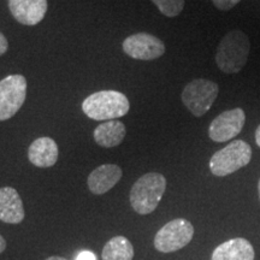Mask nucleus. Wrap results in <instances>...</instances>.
I'll return each mask as SVG.
<instances>
[{
  "label": "nucleus",
  "instance_id": "1",
  "mask_svg": "<svg viewBox=\"0 0 260 260\" xmlns=\"http://www.w3.org/2000/svg\"><path fill=\"white\" fill-rule=\"evenodd\" d=\"M251 42L242 30H232L220 40L216 53V64L224 74L240 73L249 58Z\"/></svg>",
  "mask_w": 260,
  "mask_h": 260
},
{
  "label": "nucleus",
  "instance_id": "2",
  "mask_svg": "<svg viewBox=\"0 0 260 260\" xmlns=\"http://www.w3.org/2000/svg\"><path fill=\"white\" fill-rule=\"evenodd\" d=\"M128 98L117 90H100L90 94L82 103L84 115L94 121H113L129 112Z\"/></svg>",
  "mask_w": 260,
  "mask_h": 260
},
{
  "label": "nucleus",
  "instance_id": "3",
  "mask_svg": "<svg viewBox=\"0 0 260 260\" xmlns=\"http://www.w3.org/2000/svg\"><path fill=\"white\" fill-rule=\"evenodd\" d=\"M167 189V180L158 172H148L130 190V204L136 213L149 214L157 209Z\"/></svg>",
  "mask_w": 260,
  "mask_h": 260
},
{
  "label": "nucleus",
  "instance_id": "4",
  "mask_svg": "<svg viewBox=\"0 0 260 260\" xmlns=\"http://www.w3.org/2000/svg\"><path fill=\"white\" fill-rule=\"evenodd\" d=\"M251 159V146L243 140H235L211 157L209 167L214 176L224 177L248 165Z\"/></svg>",
  "mask_w": 260,
  "mask_h": 260
},
{
  "label": "nucleus",
  "instance_id": "5",
  "mask_svg": "<svg viewBox=\"0 0 260 260\" xmlns=\"http://www.w3.org/2000/svg\"><path fill=\"white\" fill-rule=\"evenodd\" d=\"M218 93L219 87L216 82L205 79H195L182 90L181 99L191 115L201 117L209 112L216 102Z\"/></svg>",
  "mask_w": 260,
  "mask_h": 260
},
{
  "label": "nucleus",
  "instance_id": "6",
  "mask_svg": "<svg viewBox=\"0 0 260 260\" xmlns=\"http://www.w3.org/2000/svg\"><path fill=\"white\" fill-rule=\"evenodd\" d=\"M194 228L189 220L177 218L165 224L155 234L154 247L161 253H171L182 249L191 241Z\"/></svg>",
  "mask_w": 260,
  "mask_h": 260
},
{
  "label": "nucleus",
  "instance_id": "7",
  "mask_svg": "<svg viewBox=\"0 0 260 260\" xmlns=\"http://www.w3.org/2000/svg\"><path fill=\"white\" fill-rule=\"evenodd\" d=\"M27 98V80L22 75H9L0 81V122L12 118Z\"/></svg>",
  "mask_w": 260,
  "mask_h": 260
},
{
  "label": "nucleus",
  "instance_id": "8",
  "mask_svg": "<svg viewBox=\"0 0 260 260\" xmlns=\"http://www.w3.org/2000/svg\"><path fill=\"white\" fill-rule=\"evenodd\" d=\"M122 47L125 54L139 60H153L165 53L164 42L148 32L130 35L123 41Z\"/></svg>",
  "mask_w": 260,
  "mask_h": 260
},
{
  "label": "nucleus",
  "instance_id": "9",
  "mask_svg": "<svg viewBox=\"0 0 260 260\" xmlns=\"http://www.w3.org/2000/svg\"><path fill=\"white\" fill-rule=\"evenodd\" d=\"M246 123V113L242 109L228 110L216 117L209 126V136L214 142H226L241 133Z\"/></svg>",
  "mask_w": 260,
  "mask_h": 260
},
{
  "label": "nucleus",
  "instance_id": "10",
  "mask_svg": "<svg viewBox=\"0 0 260 260\" xmlns=\"http://www.w3.org/2000/svg\"><path fill=\"white\" fill-rule=\"evenodd\" d=\"M9 9L21 24L37 25L46 15L47 0H9Z\"/></svg>",
  "mask_w": 260,
  "mask_h": 260
},
{
  "label": "nucleus",
  "instance_id": "11",
  "mask_svg": "<svg viewBox=\"0 0 260 260\" xmlns=\"http://www.w3.org/2000/svg\"><path fill=\"white\" fill-rule=\"evenodd\" d=\"M122 169L116 164H104L90 172L87 183L89 190L95 195L105 194L121 181Z\"/></svg>",
  "mask_w": 260,
  "mask_h": 260
},
{
  "label": "nucleus",
  "instance_id": "12",
  "mask_svg": "<svg viewBox=\"0 0 260 260\" xmlns=\"http://www.w3.org/2000/svg\"><path fill=\"white\" fill-rule=\"evenodd\" d=\"M23 201L15 188H0V220L8 224H19L24 219Z\"/></svg>",
  "mask_w": 260,
  "mask_h": 260
},
{
  "label": "nucleus",
  "instance_id": "13",
  "mask_svg": "<svg viewBox=\"0 0 260 260\" xmlns=\"http://www.w3.org/2000/svg\"><path fill=\"white\" fill-rule=\"evenodd\" d=\"M28 158L38 168H51L58 160V145L53 139L39 138L28 148Z\"/></svg>",
  "mask_w": 260,
  "mask_h": 260
},
{
  "label": "nucleus",
  "instance_id": "14",
  "mask_svg": "<svg viewBox=\"0 0 260 260\" xmlns=\"http://www.w3.org/2000/svg\"><path fill=\"white\" fill-rule=\"evenodd\" d=\"M254 249L246 239L236 237L220 243L214 249L211 260H254Z\"/></svg>",
  "mask_w": 260,
  "mask_h": 260
},
{
  "label": "nucleus",
  "instance_id": "15",
  "mask_svg": "<svg viewBox=\"0 0 260 260\" xmlns=\"http://www.w3.org/2000/svg\"><path fill=\"white\" fill-rule=\"evenodd\" d=\"M125 125L121 121H107L94 129L93 138L98 145L105 148H112L121 145L125 138Z\"/></svg>",
  "mask_w": 260,
  "mask_h": 260
},
{
  "label": "nucleus",
  "instance_id": "16",
  "mask_svg": "<svg viewBox=\"0 0 260 260\" xmlns=\"http://www.w3.org/2000/svg\"><path fill=\"white\" fill-rule=\"evenodd\" d=\"M103 260H133L134 247L124 236H116L106 242L102 253Z\"/></svg>",
  "mask_w": 260,
  "mask_h": 260
},
{
  "label": "nucleus",
  "instance_id": "17",
  "mask_svg": "<svg viewBox=\"0 0 260 260\" xmlns=\"http://www.w3.org/2000/svg\"><path fill=\"white\" fill-rule=\"evenodd\" d=\"M167 17H176L184 8V0H151Z\"/></svg>",
  "mask_w": 260,
  "mask_h": 260
},
{
  "label": "nucleus",
  "instance_id": "18",
  "mask_svg": "<svg viewBox=\"0 0 260 260\" xmlns=\"http://www.w3.org/2000/svg\"><path fill=\"white\" fill-rule=\"evenodd\" d=\"M241 0H212V3L217 9L220 11H228V10H232L233 8L239 4Z\"/></svg>",
  "mask_w": 260,
  "mask_h": 260
},
{
  "label": "nucleus",
  "instance_id": "19",
  "mask_svg": "<svg viewBox=\"0 0 260 260\" xmlns=\"http://www.w3.org/2000/svg\"><path fill=\"white\" fill-rule=\"evenodd\" d=\"M75 260H96V256L90 251H82L77 254Z\"/></svg>",
  "mask_w": 260,
  "mask_h": 260
},
{
  "label": "nucleus",
  "instance_id": "20",
  "mask_svg": "<svg viewBox=\"0 0 260 260\" xmlns=\"http://www.w3.org/2000/svg\"><path fill=\"white\" fill-rule=\"evenodd\" d=\"M8 48H9L8 39H6L5 35L0 31V56L5 54L6 51H8Z\"/></svg>",
  "mask_w": 260,
  "mask_h": 260
},
{
  "label": "nucleus",
  "instance_id": "21",
  "mask_svg": "<svg viewBox=\"0 0 260 260\" xmlns=\"http://www.w3.org/2000/svg\"><path fill=\"white\" fill-rule=\"evenodd\" d=\"M6 249V241L5 239L0 235V253H3Z\"/></svg>",
  "mask_w": 260,
  "mask_h": 260
},
{
  "label": "nucleus",
  "instance_id": "22",
  "mask_svg": "<svg viewBox=\"0 0 260 260\" xmlns=\"http://www.w3.org/2000/svg\"><path fill=\"white\" fill-rule=\"evenodd\" d=\"M255 142H256V145L260 147V125L255 130Z\"/></svg>",
  "mask_w": 260,
  "mask_h": 260
},
{
  "label": "nucleus",
  "instance_id": "23",
  "mask_svg": "<svg viewBox=\"0 0 260 260\" xmlns=\"http://www.w3.org/2000/svg\"><path fill=\"white\" fill-rule=\"evenodd\" d=\"M46 260H69V259H65L63 256H59V255H53V256H50V258H47Z\"/></svg>",
  "mask_w": 260,
  "mask_h": 260
},
{
  "label": "nucleus",
  "instance_id": "24",
  "mask_svg": "<svg viewBox=\"0 0 260 260\" xmlns=\"http://www.w3.org/2000/svg\"><path fill=\"white\" fill-rule=\"evenodd\" d=\"M258 193H259V199H260V180L258 182Z\"/></svg>",
  "mask_w": 260,
  "mask_h": 260
}]
</instances>
